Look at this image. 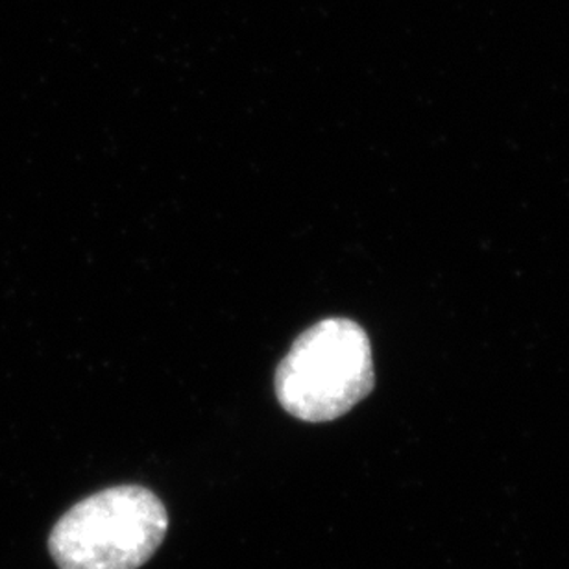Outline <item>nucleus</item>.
Listing matches in <instances>:
<instances>
[{
  "label": "nucleus",
  "mask_w": 569,
  "mask_h": 569,
  "mask_svg": "<svg viewBox=\"0 0 569 569\" xmlns=\"http://www.w3.org/2000/svg\"><path fill=\"white\" fill-rule=\"evenodd\" d=\"M169 531L161 499L136 485L108 488L74 505L50 532L60 569H139Z\"/></svg>",
  "instance_id": "nucleus-1"
},
{
  "label": "nucleus",
  "mask_w": 569,
  "mask_h": 569,
  "mask_svg": "<svg viewBox=\"0 0 569 569\" xmlns=\"http://www.w3.org/2000/svg\"><path fill=\"white\" fill-rule=\"evenodd\" d=\"M372 387L370 340L359 323L346 318H328L307 329L276 372L281 407L303 422L342 417Z\"/></svg>",
  "instance_id": "nucleus-2"
}]
</instances>
